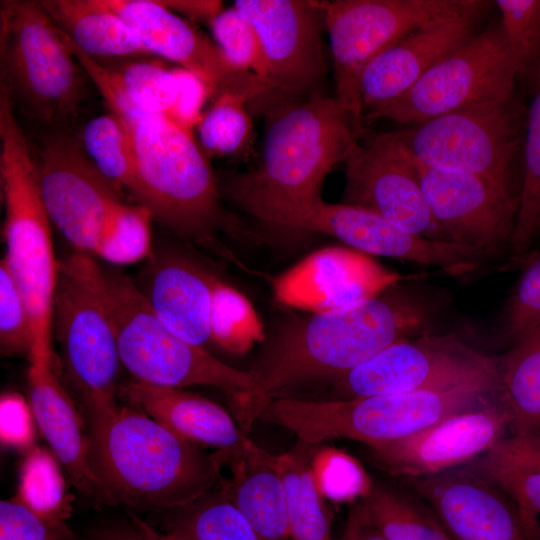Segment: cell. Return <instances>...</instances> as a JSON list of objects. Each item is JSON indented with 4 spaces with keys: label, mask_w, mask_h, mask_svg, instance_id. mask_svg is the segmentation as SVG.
<instances>
[{
    "label": "cell",
    "mask_w": 540,
    "mask_h": 540,
    "mask_svg": "<svg viewBox=\"0 0 540 540\" xmlns=\"http://www.w3.org/2000/svg\"><path fill=\"white\" fill-rule=\"evenodd\" d=\"M388 290L343 308L286 319L250 371L253 390L235 410L240 425L250 427L264 405L285 390L334 381L421 330L426 323L424 309Z\"/></svg>",
    "instance_id": "1"
},
{
    "label": "cell",
    "mask_w": 540,
    "mask_h": 540,
    "mask_svg": "<svg viewBox=\"0 0 540 540\" xmlns=\"http://www.w3.org/2000/svg\"><path fill=\"white\" fill-rule=\"evenodd\" d=\"M90 469L108 503L176 510L212 492L220 476L209 455L143 411L116 401L83 405Z\"/></svg>",
    "instance_id": "2"
},
{
    "label": "cell",
    "mask_w": 540,
    "mask_h": 540,
    "mask_svg": "<svg viewBox=\"0 0 540 540\" xmlns=\"http://www.w3.org/2000/svg\"><path fill=\"white\" fill-rule=\"evenodd\" d=\"M254 102L265 108L259 162L218 179L222 197L236 207L255 200L321 197L327 175L344 164L366 134L334 97L297 99L271 92Z\"/></svg>",
    "instance_id": "3"
},
{
    "label": "cell",
    "mask_w": 540,
    "mask_h": 540,
    "mask_svg": "<svg viewBox=\"0 0 540 540\" xmlns=\"http://www.w3.org/2000/svg\"><path fill=\"white\" fill-rule=\"evenodd\" d=\"M124 123L136 161L135 203L172 233L243 267L218 233L238 234L244 225L225 210L209 157L191 132L163 116Z\"/></svg>",
    "instance_id": "4"
},
{
    "label": "cell",
    "mask_w": 540,
    "mask_h": 540,
    "mask_svg": "<svg viewBox=\"0 0 540 540\" xmlns=\"http://www.w3.org/2000/svg\"><path fill=\"white\" fill-rule=\"evenodd\" d=\"M0 180L5 217L2 259L17 282L31 316L34 346L30 364H52L53 301L59 261L52 222L40 191L36 161L0 85Z\"/></svg>",
    "instance_id": "5"
},
{
    "label": "cell",
    "mask_w": 540,
    "mask_h": 540,
    "mask_svg": "<svg viewBox=\"0 0 540 540\" xmlns=\"http://www.w3.org/2000/svg\"><path fill=\"white\" fill-rule=\"evenodd\" d=\"M499 383L482 381L451 388L325 400L277 397L258 419L283 427L299 442L315 446L344 438L374 448L413 435L475 408Z\"/></svg>",
    "instance_id": "6"
},
{
    "label": "cell",
    "mask_w": 540,
    "mask_h": 540,
    "mask_svg": "<svg viewBox=\"0 0 540 540\" xmlns=\"http://www.w3.org/2000/svg\"><path fill=\"white\" fill-rule=\"evenodd\" d=\"M103 275L120 359L133 380L170 388L213 386L230 397L234 409L247 401L254 385L250 371L232 367L173 333L130 277L104 268Z\"/></svg>",
    "instance_id": "7"
},
{
    "label": "cell",
    "mask_w": 540,
    "mask_h": 540,
    "mask_svg": "<svg viewBox=\"0 0 540 540\" xmlns=\"http://www.w3.org/2000/svg\"><path fill=\"white\" fill-rule=\"evenodd\" d=\"M0 3V84L13 105L43 125L72 119L84 99L87 74L63 33L40 1Z\"/></svg>",
    "instance_id": "8"
},
{
    "label": "cell",
    "mask_w": 540,
    "mask_h": 540,
    "mask_svg": "<svg viewBox=\"0 0 540 540\" xmlns=\"http://www.w3.org/2000/svg\"><path fill=\"white\" fill-rule=\"evenodd\" d=\"M53 328L64 368L82 404L115 401L123 367L103 268L87 254L59 261Z\"/></svg>",
    "instance_id": "9"
},
{
    "label": "cell",
    "mask_w": 540,
    "mask_h": 540,
    "mask_svg": "<svg viewBox=\"0 0 540 540\" xmlns=\"http://www.w3.org/2000/svg\"><path fill=\"white\" fill-rule=\"evenodd\" d=\"M334 64L336 101L358 123L364 108L359 90L365 66L410 32L433 23L483 15L484 0L320 1Z\"/></svg>",
    "instance_id": "10"
},
{
    "label": "cell",
    "mask_w": 540,
    "mask_h": 540,
    "mask_svg": "<svg viewBox=\"0 0 540 540\" xmlns=\"http://www.w3.org/2000/svg\"><path fill=\"white\" fill-rule=\"evenodd\" d=\"M526 113L515 94L472 104L393 134L426 167L509 183L514 160L523 151Z\"/></svg>",
    "instance_id": "11"
},
{
    "label": "cell",
    "mask_w": 540,
    "mask_h": 540,
    "mask_svg": "<svg viewBox=\"0 0 540 540\" xmlns=\"http://www.w3.org/2000/svg\"><path fill=\"white\" fill-rule=\"evenodd\" d=\"M513 58L500 19L432 66L404 94L363 114V123L386 119L418 125L460 108L515 95Z\"/></svg>",
    "instance_id": "12"
},
{
    "label": "cell",
    "mask_w": 540,
    "mask_h": 540,
    "mask_svg": "<svg viewBox=\"0 0 540 540\" xmlns=\"http://www.w3.org/2000/svg\"><path fill=\"white\" fill-rule=\"evenodd\" d=\"M499 383L498 361L454 336L398 341L334 380L340 398Z\"/></svg>",
    "instance_id": "13"
},
{
    "label": "cell",
    "mask_w": 540,
    "mask_h": 540,
    "mask_svg": "<svg viewBox=\"0 0 540 540\" xmlns=\"http://www.w3.org/2000/svg\"><path fill=\"white\" fill-rule=\"evenodd\" d=\"M284 229L328 235L364 254L439 267L451 275L473 270L484 254L474 248L409 233L379 214L317 197L290 201L277 212Z\"/></svg>",
    "instance_id": "14"
},
{
    "label": "cell",
    "mask_w": 540,
    "mask_h": 540,
    "mask_svg": "<svg viewBox=\"0 0 540 540\" xmlns=\"http://www.w3.org/2000/svg\"><path fill=\"white\" fill-rule=\"evenodd\" d=\"M42 198L52 222L75 252L93 256L123 192L94 165L79 139L50 137L36 160Z\"/></svg>",
    "instance_id": "15"
},
{
    "label": "cell",
    "mask_w": 540,
    "mask_h": 540,
    "mask_svg": "<svg viewBox=\"0 0 540 540\" xmlns=\"http://www.w3.org/2000/svg\"><path fill=\"white\" fill-rule=\"evenodd\" d=\"M344 165L342 203L371 210L409 233L449 242L428 207L412 156L393 132L366 134Z\"/></svg>",
    "instance_id": "16"
},
{
    "label": "cell",
    "mask_w": 540,
    "mask_h": 540,
    "mask_svg": "<svg viewBox=\"0 0 540 540\" xmlns=\"http://www.w3.org/2000/svg\"><path fill=\"white\" fill-rule=\"evenodd\" d=\"M260 39L272 93L310 98L323 93L324 13L316 0H236Z\"/></svg>",
    "instance_id": "17"
},
{
    "label": "cell",
    "mask_w": 540,
    "mask_h": 540,
    "mask_svg": "<svg viewBox=\"0 0 540 540\" xmlns=\"http://www.w3.org/2000/svg\"><path fill=\"white\" fill-rule=\"evenodd\" d=\"M101 1L127 23L153 55L176 62L199 77L211 100L234 94L252 103L272 92L265 80L231 64L194 23L178 16L160 0Z\"/></svg>",
    "instance_id": "18"
},
{
    "label": "cell",
    "mask_w": 540,
    "mask_h": 540,
    "mask_svg": "<svg viewBox=\"0 0 540 540\" xmlns=\"http://www.w3.org/2000/svg\"><path fill=\"white\" fill-rule=\"evenodd\" d=\"M413 160L428 207L449 242L485 255L510 246L519 196L509 183L435 170Z\"/></svg>",
    "instance_id": "19"
},
{
    "label": "cell",
    "mask_w": 540,
    "mask_h": 540,
    "mask_svg": "<svg viewBox=\"0 0 540 540\" xmlns=\"http://www.w3.org/2000/svg\"><path fill=\"white\" fill-rule=\"evenodd\" d=\"M507 428L510 419L502 403L475 407L408 437L371 448L372 456L390 474L416 480L471 463L504 438Z\"/></svg>",
    "instance_id": "20"
},
{
    "label": "cell",
    "mask_w": 540,
    "mask_h": 540,
    "mask_svg": "<svg viewBox=\"0 0 540 540\" xmlns=\"http://www.w3.org/2000/svg\"><path fill=\"white\" fill-rule=\"evenodd\" d=\"M403 277L346 247L318 250L272 280L276 301L288 308L320 313L373 298Z\"/></svg>",
    "instance_id": "21"
},
{
    "label": "cell",
    "mask_w": 540,
    "mask_h": 540,
    "mask_svg": "<svg viewBox=\"0 0 540 540\" xmlns=\"http://www.w3.org/2000/svg\"><path fill=\"white\" fill-rule=\"evenodd\" d=\"M412 484L451 540H528L510 499L466 467Z\"/></svg>",
    "instance_id": "22"
},
{
    "label": "cell",
    "mask_w": 540,
    "mask_h": 540,
    "mask_svg": "<svg viewBox=\"0 0 540 540\" xmlns=\"http://www.w3.org/2000/svg\"><path fill=\"white\" fill-rule=\"evenodd\" d=\"M483 15L423 26L375 56L359 79L364 112L409 90L432 66L481 30Z\"/></svg>",
    "instance_id": "23"
},
{
    "label": "cell",
    "mask_w": 540,
    "mask_h": 540,
    "mask_svg": "<svg viewBox=\"0 0 540 540\" xmlns=\"http://www.w3.org/2000/svg\"><path fill=\"white\" fill-rule=\"evenodd\" d=\"M149 261L138 284L148 304L173 333L204 347L211 340L212 293L218 276L177 252L162 253Z\"/></svg>",
    "instance_id": "24"
},
{
    "label": "cell",
    "mask_w": 540,
    "mask_h": 540,
    "mask_svg": "<svg viewBox=\"0 0 540 540\" xmlns=\"http://www.w3.org/2000/svg\"><path fill=\"white\" fill-rule=\"evenodd\" d=\"M118 394L133 406L183 439L217 449L229 461L249 438L219 404L183 388L159 387L135 380L119 387Z\"/></svg>",
    "instance_id": "25"
},
{
    "label": "cell",
    "mask_w": 540,
    "mask_h": 540,
    "mask_svg": "<svg viewBox=\"0 0 540 540\" xmlns=\"http://www.w3.org/2000/svg\"><path fill=\"white\" fill-rule=\"evenodd\" d=\"M28 402L39 430L73 485L94 500L108 503L89 466L82 420L52 365H30Z\"/></svg>",
    "instance_id": "26"
},
{
    "label": "cell",
    "mask_w": 540,
    "mask_h": 540,
    "mask_svg": "<svg viewBox=\"0 0 540 540\" xmlns=\"http://www.w3.org/2000/svg\"><path fill=\"white\" fill-rule=\"evenodd\" d=\"M232 478L224 489L260 540H290L287 501L278 455L248 439L230 460Z\"/></svg>",
    "instance_id": "27"
},
{
    "label": "cell",
    "mask_w": 540,
    "mask_h": 540,
    "mask_svg": "<svg viewBox=\"0 0 540 540\" xmlns=\"http://www.w3.org/2000/svg\"><path fill=\"white\" fill-rule=\"evenodd\" d=\"M40 2L56 26L93 58H148L153 55L127 23L101 0Z\"/></svg>",
    "instance_id": "28"
},
{
    "label": "cell",
    "mask_w": 540,
    "mask_h": 540,
    "mask_svg": "<svg viewBox=\"0 0 540 540\" xmlns=\"http://www.w3.org/2000/svg\"><path fill=\"white\" fill-rule=\"evenodd\" d=\"M498 368L513 435L540 434V327L514 343Z\"/></svg>",
    "instance_id": "29"
},
{
    "label": "cell",
    "mask_w": 540,
    "mask_h": 540,
    "mask_svg": "<svg viewBox=\"0 0 540 540\" xmlns=\"http://www.w3.org/2000/svg\"><path fill=\"white\" fill-rule=\"evenodd\" d=\"M309 447L299 442L294 450L278 455L290 540H333L329 513L309 461Z\"/></svg>",
    "instance_id": "30"
},
{
    "label": "cell",
    "mask_w": 540,
    "mask_h": 540,
    "mask_svg": "<svg viewBox=\"0 0 540 540\" xmlns=\"http://www.w3.org/2000/svg\"><path fill=\"white\" fill-rule=\"evenodd\" d=\"M466 468L507 495L527 537L540 519V464L511 452L499 441Z\"/></svg>",
    "instance_id": "31"
},
{
    "label": "cell",
    "mask_w": 540,
    "mask_h": 540,
    "mask_svg": "<svg viewBox=\"0 0 540 540\" xmlns=\"http://www.w3.org/2000/svg\"><path fill=\"white\" fill-rule=\"evenodd\" d=\"M527 108L523 144V178L510 243L515 259L525 256L540 234V70Z\"/></svg>",
    "instance_id": "32"
},
{
    "label": "cell",
    "mask_w": 540,
    "mask_h": 540,
    "mask_svg": "<svg viewBox=\"0 0 540 540\" xmlns=\"http://www.w3.org/2000/svg\"><path fill=\"white\" fill-rule=\"evenodd\" d=\"M79 140L97 169L132 196L137 183L136 161L124 121L112 112L94 117L82 128Z\"/></svg>",
    "instance_id": "33"
},
{
    "label": "cell",
    "mask_w": 540,
    "mask_h": 540,
    "mask_svg": "<svg viewBox=\"0 0 540 540\" xmlns=\"http://www.w3.org/2000/svg\"><path fill=\"white\" fill-rule=\"evenodd\" d=\"M362 502L371 522L388 540H451L432 509L415 499L375 486Z\"/></svg>",
    "instance_id": "34"
},
{
    "label": "cell",
    "mask_w": 540,
    "mask_h": 540,
    "mask_svg": "<svg viewBox=\"0 0 540 540\" xmlns=\"http://www.w3.org/2000/svg\"><path fill=\"white\" fill-rule=\"evenodd\" d=\"M174 511L169 531L184 540H260L225 490Z\"/></svg>",
    "instance_id": "35"
},
{
    "label": "cell",
    "mask_w": 540,
    "mask_h": 540,
    "mask_svg": "<svg viewBox=\"0 0 540 540\" xmlns=\"http://www.w3.org/2000/svg\"><path fill=\"white\" fill-rule=\"evenodd\" d=\"M97 60L113 73L139 108L170 120L178 93L172 69L142 58Z\"/></svg>",
    "instance_id": "36"
},
{
    "label": "cell",
    "mask_w": 540,
    "mask_h": 540,
    "mask_svg": "<svg viewBox=\"0 0 540 540\" xmlns=\"http://www.w3.org/2000/svg\"><path fill=\"white\" fill-rule=\"evenodd\" d=\"M211 341L233 353H244L264 338L263 324L249 299L217 278L210 314Z\"/></svg>",
    "instance_id": "37"
},
{
    "label": "cell",
    "mask_w": 540,
    "mask_h": 540,
    "mask_svg": "<svg viewBox=\"0 0 540 540\" xmlns=\"http://www.w3.org/2000/svg\"><path fill=\"white\" fill-rule=\"evenodd\" d=\"M247 103V99L234 94L212 100L197 124L200 146L209 158L240 156L248 150L253 124Z\"/></svg>",
    "instance_id": "38"
},
{
    "label": "cell",
    "mask_w": 540,
    "mask_h": 540,
    "mask_svg": "<svg viewBox=\"0 0 540 540\" xmlns=\"http://www.w3.org/2000/svg\"><path fill=\"white\" fill-rule=\"evenodd\" d=\"M517 81L533 90L540 70V0H497Z\"/></svg>",
    "instance_id": "39"
},
{
    "label": "cell",
    "mask_w": 540,
    "mask_h": 540,
    "mask_svg": "<svg viewBox=\"0 0 540 540\" xmlns=\"http://www.w3.org/2000/svg\"><path fill=\"white\" fill-rule=\"evenodd\" d=\"M151 212L143 205L122 202L111 218L93 256L116 265L151 259Z\"/></svg>",
    "instance_id": "40"
},
{
    "label": "cell",
    "mask_w": 540,
    "mask_h": 540,
    "mask_svg": "<svg viewBox=\"0 0 540 540\" xmlns=\"http://www.w3.org/2000/svg\"><path fill=\"white\" fill-rule=\"evenodd\" d=\"M64 490L55 458L44 450L32 449L22 465L16 497L41 515L65 520L70 501Z\"/></svg>",
    "instance_id": "41"
},
{
    "label": "cell",
    "mask_w": 540,
    "mask_h": 540,
    "mask_svg": "<svg viewBox=\"0 0 540 540\" xmlns=\"http://www.w3.org/2000/svg\"><path fill=\"white\" fill-rule=\"evenodd\" d=\"M210 27L216 44L231 64L254 73L268 83L260 39L252 23L242 12L235 6L225 9L213 20Z\"/></svg>",
    "instance_id": "42"
},
{
    "label": "cell",
    "mask_w": 540,
    "mask_h": 540,
    "mask_svg": "<svg viewBox=\"0 0 540 540\" xmlns=\"http://www.w3.org/2000/svg\"><path fill=\"white\" fill-rule=\"evenodd\" d=\"M34 346L31 316L24 296L6 263L0 262V352L30 357Z\"/></svg>",
    "instance_id": "43"
},
{
    "label": "cell",
    "mask_w": 540,
    "mask_h": 540,
    "mask_svg": "<svg viewBox=\"0 0 540 540\" xmlns=\"http://www.w3.org/2000/svg\"><path fill=\"white\" fill-rule=\"evenodd\" d=\"M0 540H80L65 520L41 515L16 496L0 502Z\"/></svg>",
    "instance_id": "44"
},
{
    "label": "cell",
    "mask_w": 540,
    "mask_h": 540,
    "mask_svg": "<svg viewBox=\"0 0 540 540\" xmlns=\"http://www.w3.org/2000/svg\"><path fill=\"white\" fill-rule=\"evenodd\" d=\"M540 327V257L525 270L510 301L505 333L516 343Z\"/></svg>",
    "instance_id": "45"
},
{
    "label": "cell",
    "mask_w": 540,
    "mask_h": 540,
    "mask_svg": "<svg viewBox=\"0 0 540 540\" xmlns=\"http://www.w3.org/2000/svg\"><path fill=\"white\" fill-rule=\"evenodd\" d=\"M172 72L178 93L170 121L191 132V127L202 117L201 109L205 100L210 98L209 90L199 77L184 68H173Z\"/></svg>",
    "instance_id": "46"
},
{
    "label": "cell",
    "mask_w": 540,
    "mask_h": 540,
    "mask_svg": "<svg viewBox=\"0 0 540 540\" xmlns=\"http://www.w3.org/2000/svg\"><path fill=\"white\" fill-rule=\"evenodd\" d=\"M0 414L2 441L12 447H29L34 435L29 402L16 393H6L1 397Z\"/></svg>",
    "instance_id": "47"
},
{
    "label": "cell",
    "mask_w": 540,
    "mask_h": 540,
    "mask_svg": "<svg viewBox=\"0 0 540 540\" xmlns=\"http://www.w3.org/2000/svg\"><path fill=\"white\" fill-rule=\"evenodd\" d=\"M160 2L192 23L197 22L209 26L224 10L222 2L216 0H162Z\"/></svg>",
    "instance_id": "48"
},
{
    "label": "cell",
    "mask_w": 540,
    "mask_h": 540,
    "mask_svg": "<svg viewBox=\"0 0 540 540\" xmlns=\"http://www.w3.org/2000/svg\"><path fill=\"white\" fill-rule=\"evenodd\" d=\"M340 540H388L371 522L363 502L348 513Z\"/></svg>",
    "instance_id": "49"
},
{
    "label": "cell",
    "mask_w": 540,
    "mask_h": 540,
    "mask_svg": "<svg viewBox=\"0 0 540 540\" xmlns=\"http://www.w3.org/2000/svg\"><path fill=\"white\" fill-rule=\"evenodd\" d=\"M97 540H157V531L138 518L105 529Z\"/></svg>",
    "instance_id": "50"
},
{
    "label": "cell",
    "mask_w": 540,
    "mask_h": 540,
    "mask_svg": "<svg viewBox=\"0 0 540 540\" xmlns=\"http://www.w3.org/2000/svg\"><path fill=\"white\" fill-rule=\"evenodd\" d=\"M501 443L511 452L540 464V434L512 435L501 439Z\"/></svg>",
    "instance_id": "51"
},
{
    "label": "cell",
    "mask_w": 540,
    "mask_h": 540,
    "mask_svg": "<svg viewBox=\"0 0 540 540\" xmlns=\"http://www.w3.org/2000/svg\"><path fill=\"white\" fill-rule=\"evenodd\" d=\"M528 540H540V519L531 527L527 534Z\"/></svg>",
    "instance_id": "52"
},
{
    "label": "cell",
    "mask_w": 540,
    "mask_h": 540,
    "mask_svg": "<svg viewBox=\"0 0 540 540\" xmlns=\"http://www.w3.org/2000/svg\"><path fill=\"white\" fill-rule=\"evenodd\" d=\"M157 540H184L174 532L168 531L167 533H158L157 532Z\"/></svg>",
    "instance_id": "53"
}]
</instances>
